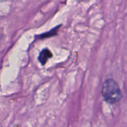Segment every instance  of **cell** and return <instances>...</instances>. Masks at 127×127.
<instances>
[{
    "label": "cell",
    "mask_w": 127,
    "mask_h": 127,
    "mask_svg": "<svg viewBox=\"0 0 127 127\" xmlns=\"http://www.w3.org/2000/svg\"><path fill=\"white\" fill-rule=\"evenodd\" d=\"M102 95L104 101L114 105L120 102L122 98V93L117 82L113 78H107L102 87Z\"/></svg>",
    "instance_id": "cell-1"
},
{
    "label": "cell",
    "mask_w": 127,
    "mask_h": 127,
    "mask_svg": "<svg viewBox=\"0 0 127 127\" xmlns=\"http://www.w3.org/2000/svg\"><path fill=\"white\" fill-rule=\"evenodd\" d=\"M52 57H53V54H52L50 50L48 48H45L40 52L38 59L40 63L43 65H44L47 64L48 59L52 58Z\"/></svg>",
    "instance_id": "cell-2"
},
{
    "label": "cell",
    "mask_w": 127,
    "mask_h": 127,
    "mask_svg": "<svg viewBox=\"0 0 127 127\" xmlns=\"http://www.w3.org/2000/svg\"><path fill=\"white\" fill-rule=\"evenodd\" d=\"M60 26H60L55 27V28H53L52 30H50L49 32H46V33L40 35L38 37H39L40 39H43V38H47V37H52V36H55V35H57L58 30H59V27H60Z\"/></svg>",
    "instance_id": "cell-3"
}]
</instances>
